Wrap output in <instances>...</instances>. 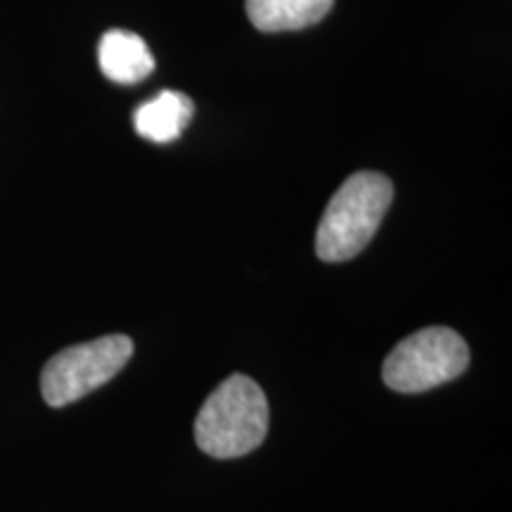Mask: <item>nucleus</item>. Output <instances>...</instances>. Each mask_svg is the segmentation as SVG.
Listing matches in <instances>:
<instances>
[{
	"mask_svg": "<svg viewBox=\"0 0 512 512\" xmlns=\"http://www.w3.org/2000/svg\"><path fill=\"white\" fill-rule=\"evenodd\" d=\"M268 432V401L264 389L247 375H230L195 420V441L211 458L228 460L252 453Z\"/></svg>",
	"mask_w": 512,
	"mask_h": 512,
	"instance_id": "f257e3e1",
	"label": "nucleus"
},
{
	"mask_svg": "<svg viewBox=\"0 0 512 512\" xmlns=\"http://www.w3.org/2000/svg\"><path fill=\"white\" fill-rule=\"evenodd\" d=\"M394 200V185L375 171H358L342 183L325 207L316 233V252L320 261L339 264L354 259L373 240L389 204Z\"/></svg>",
	"mask_w": 512,
	"mask_h": 512,
	"instance_id": "f03ea898",
	"label": "nucleus"
},
{
	"mask_svg": "<svg viewBox=\"0 0 512 512\" xmlns=\"http://www.w3.org/2000/svg\"><path fill=\"white\" fill-rule=\"evenodd\" d=\"M470 366V349L456 330L425 328L401 339L382 366V380L401 394H418L456 380Z\"/></svg>",
	"mask_w": 512,
	"mask_h": 512,
	"instance_id": "7ed1b4c3",
	"label": "nucleus"
},
{
	"mask_svg": "<svg viewBox=\"0 0 512 512\" xmlns=\"http://www.w3.org/2000/svg\"><path fill=\"white\" fill-rule=\"evenodd\" d=\"M133 342L126 335H107L62 349L41 373V394L48 406L62 408L107 384L131 361Z\"/></svg>",
	"mask_w": 512,
	"mask_h": 512,
	"instance_id": "20e7f679",
	"label": "nucleus"
},
{
	"mask_svg": "<svg viewBox=\"0 0 512 512\" xmlns=\"http://www.w3.org/2000/svg\"><path fill=\"white\" fill-rule=\"evenodd\" d=\"M98 62L107 79L124 86L145 81L155 72V57L147 43L138 34L124 29H112L100 38Z\"/></svg>",
	"mask_w": 512,
	"mask_h": 512,
	"instance_id": "39448f33",
	"label": "nucleus"
},
{
	"mask_svg": "<svg viewBox=\"0 0 512 512\" xmlns=\"http://www.w3.org/2000/svg\"><path fill=\"white\" fill-rule=\"evenodd\" d=\"M195 105L185 93L162 91L155 98L143 102L133 114V126L138 136L150 143H174L190 124Z\"/></svg>",
	"mask_w": 512,
	"mask_h": 512,
	"instance_id": "423d86ee",
	"label": "nucleus"
},
{
	"mask_svg": "<svg viewBox=\"0 0 512 512\" xmlns=\"http://www.w3.org/2000/svg\"><path fill=\"white\" fill-rule=\"evenodd\" d=\"M335 0H247V17L264 34L313 27L332 10Z\"/></svg>",
	"mask_w": 512,
	"mask_h": 512,
	"instance_id": "0eeeda50",
	"label": "nucleus"
}]
</instances>
